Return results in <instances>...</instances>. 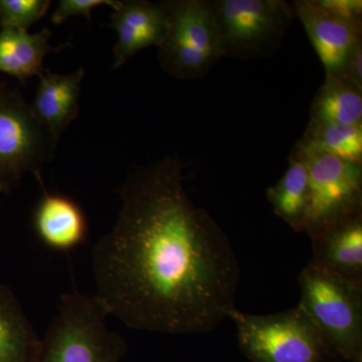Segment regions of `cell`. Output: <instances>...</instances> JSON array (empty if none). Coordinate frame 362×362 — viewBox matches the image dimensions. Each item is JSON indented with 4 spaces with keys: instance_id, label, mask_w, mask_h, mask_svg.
Returning <instances> with one entry per match:
<instances>
[{
    "instance_id": "ac0fdd59",
    "label": "cell",
    "mask_w": 362,
    "mask_h": 362,
    "mask_svg": "<svg viewBox=\"0 0 362 362\" xmlns=\"http://www.w3.org/2000/svg\"><path fill=\"white\" fill-rule=\"evenodd\" d=\"M296 144L307 152L362 163V126L310 120L303 137Z\"/></svg>"
},
{
    "instance_id": "8992f818",
    "label": "cell",
    "mask_w": 362,
    "mask_h": 362,
    "mask_svg": "<svg viewBox=\"0 0 362 362\" xmlns=\"http://www.w3.org/2000/svg\"><path fill=\"white\" fill-rule=\"evenodd\" d=\"M168 26L158 49L162 70L178 80L206 77L221 57L209 0H166Z\"/></svg>"
},
{
    "instance_id": "9c48e42d",
    "label": "cell",
    "mask_w": 362,
    "mask_h": 362,
    "mask_svg": "<svg viewBox=\"0 0 362 362\" xmlns=\"http://www.w3.org/2000/svg\"><path fill=\"white\" fill-rule=\"evenodd\" d=\"M110 25L117 33L112 68L118 70L138 52L160 45L168 26L165 1L124 0L112 13Z\"/></svg>"
},
{
    "instance_id": "5b68a950",
    "label": "cell",
    "mask_w": 362,
    "mask_h": 362,
    "mask_svg": "<svg viewBox=\"0 0 362 362\" xmlns=\"http://www.w3.org/2000/svg\"><path fill=\"white\" fill-rule=\"evenodd\" d=\"M221 57L252 61L277 54L295 14L284 0H209Z\"/></svg>"
},
{
    "instance_id": "2e32d148",
    "label": "cell",
    "mask_w": 362,
    "mask_h": 362,
    "mask_svg": "<svg viewBox=\"0 0 362 362\" xmlns=\"http://www.w3.org/2000/svg\"><path fill=\"white\" fill-rule=\"evenodd\" d=\"M274 213L295 232H301L309 202V169L307 156L295 145L284 175L267 190Z\"/></svg>"
},
{
    "instance_id": "52a82bcc",
    "label": "cell",
    "mask_w": 362,
    "mask_h": 362,
    "mask_svg": "<svg viewBox=\"0 0 362 362\" xmlns=\"http://www.w3.org/2000/svg\"><path fill=\"white\" fill-rule=\"evenodd\" d=\"M59 138L40 122L18 90L0 88V178L11 187L25 173L40 178Z\"/></svg>"
},
{
    "instance_id": "5bb4252c",
    "label": "cell",
    "mask_w": 362,
    "mask_h": 362,
    "mask_svg": "<svg viewBox=\"0 0 362 362\" xmlns=\"http://www.w3.org/2000/svg\"><path fill=\"white\" fill-rule=\"evenodd\" d=\"M52 33L47 28L37 33L18 28L0 30V71L8 74L25 82L44 73L45 57L52 52H59L68 44L59 47L49 45Z\"/></svg>"
},
{
    "instance_id": "3957f363",
    "label": "cell",
    "mask_w": 362,
    "mask_h": 362,
    "mask_svg": "<svg viewBox=\"0 0 362 362\" xmlns=\"http://www.w3.org/2000/svg\"><path fill=\"white\" fill-rule=\"evenodd\" d=\"M240 350L252 362H335L338 356L313 320L297 305L278 313L230 312Z\"/></svg>"
},
{
    "instance_id": "ffe728a7",
    "label": "cell",
    "mask_w": 362,
    "mask_h": 362,
    "mask_svg": "<svg viewBox=\"0 0 362 362\" xmlns=\"http://www.w3.org/2000/svg\"><path fill=\"white\" fill-rule=\"evenodd\" d=\"M119 0H59L52 16V23L59 25L73 16H85L92 21L93 9L98 6H110L116 11L120 6Z\"/></svg>"
},
{
    "instance_id": "7c38bea8",
    "label": "cell",
    "mask_w": 362,
    "mask_h": 362,
    "mask_svg": "<svg viewBox=\"0 0 362 362\" xmlns=\"http://www.w3.org/2000/svg\"><path fill=\"white\" fill-rule=\"evenodd\" d=\"M33 228L42 244L70 252L84 244L89 226L82 207L71 197L44 192L33 214Z\"/></svg>"
},
{
    "instance_id": "ba28073f",
    "label": "cell",
    "mask_w": 362,
    "mask_h": 362,
    "mask_svg": "<svg viewBox=\"0 0 362 362\" xmlns=\"http://www.w3.org/2000/svg\"><path fill=\"white\" fill-rule=\"evenodd\" d=\"M303 151L308 161L309 202L301 233L310 237L326 226L362 214V163Z\"/></svg>"
},
{
    "instance_id": "8fae6325",
    "label": "cell",
    "mask_w": 362,
    "mask_h": 362,
    "mask_svg": "<svg viewBox=\"0 0 362 362\" xmlns=\"http://www.w3.org/2000/svg\"><path fill=\"white\" fill-rule=\"evenodd\" d=\"M309 238L311 265L362 286V214L326 226Z\"/></svg>"
},
{
    "instance_id": "e0dca14e",
    "label": "cell",
    "mask_w": 362,
    "mask_h": 362,
    "mask_svg": "<svg viewBox=\"0 0 362 362\" xmlns=\"http://www.w3.org/2000/svg\"><path fill=\"white\" fill-rule=\"evenodd\" d=\"M310 120L362 126V90L341 78L326 77L311 104Z\"/></svg>"
},
{
    "instance_id": "7a4b0ae2",
    "label": "cell",
    "mask_w": 362,
    "mask_h": 362,
    "mask_svg": "<svg viewBox=\"0 0 362 362\" xmlns=\"http://www.w3.org/2000/svg\"><path fill=\"white\" fill-rule=\"evenodd\" d=\"M108 311L95 295L64 294L40 341L37 362H119L126 342L107 325Z\"/></svg>"
},
{
    "instance_id": "7402d4cb",
    "label": "cell",
    "mask_w": 362,
    "mask_h": 362,
    "mask_svg": "<svg viewBox=\"0 0 362 362\" xmlns=\"http://www.w3.org/2000/svg\"><path fill=\"white\" fill-rule=\"evenodd\" d=\"M343 80L362 90V40L357 42L350 54L341 76Z\"/></svg>"
},
{
    "instance_id": "30bf717a",
    "label": "cell",
    "mask_w": 362,
    "mask_h": 362,
    "mask_svg": "<svg viewBox=\"0 0 362 362\" xmlns=\"http://www.w3.org/2000/svg\"><path fill=\"white\" fill-rule=\"evenodd\" d=\"M290 4L322 63L326 77L341 78L361 32L326 11L317 0H296Z\"/></svg>"
},
{
    "instance_id": "6da1fadb",
    "label": "cell",
    "mask_w": 362,
    "mask_h": 362,
    "mask_svg": "<svg viewBox=\"0 0 362 362\" xmlns=\"http://www.w3.org/2000/svg\"><path fill=\"white\" fill-rule=\"evenodd\" d=\"M182 171L180 159L166 157L131 175L115 225L93 247L95 296L132 329L201 334L235 309L237 256L188 197Z\"/></svg>"
},
{
    "instance_id": "cb8c5ba5",
    "label": "cell",
    "mask_w": 362,
    "mask_h": 362,
    "mask_svg": "<svg viewBox=\"0 0 362 362\" xmlns=\"http://www.w3.org/2000/svg\"><path fill=\"white\" fill-rule=\"evenodd\" d=\"M0 88H1V86H0Z\"/></svg>"
},
{
    "instance_id": "d6986e66",
    "label": "cell",
    "mask_w": 362,
    "mask_h": 362,
    "mask_svg": "<svg viewBox=\"0 0 362 362\" xmlns=\"http://www.w3.org/2000/svg\"><path fill=\"white\" fill-rule=\"evenodd\" d=\"M49 0H0V26L28 30L45 16Z\"/></svg>"
},
{
    "instance_id": "277c9868",
    "label": "cell",
    "mask_w": 362,
    "mask_h": 362,
    "mask_svg": "<svg viewBox=\"0 0 362 362\" xmlns=\"http://www.w3.org/2000/svg\"><path fill=\"white\" fill-rule=\"evenodd\" d=\"M299 306L337 356L362 362V286L308 264L300 273Z\"/></svg>"
},
{
    "instance_id": "44dd1931",
    "label": "cell",
    "mask_w": 362,
    "mask_h": 362,
    "mask_svg": "<svg viewBox=\"0 0 362 362\" xmlns=\"http://www.w3.org/2000/svg\"><path fill=\"white\" fill-rule=\"evenodd\" d=\"M319 6L338 20L362 30L361 0H317Z\"/></svg>"
},
{
    "instance_id": "603a6c76",
    "label": "cell",
    "mask_w": 362,
    "mask_h": 362,
    "mask_svg": "<svg viewBox=\"0 0 362 362\" xmlns=\"http://www.w3.org/2000/svg\"><path fill=\"white\" fill-rule=\"evenodd\" d=\"M8 189L9 185L0 178V194H1V192H7Z\"/></svg>"
},
{
    "instance_id": "9a60e30c",
    "label": "cell",
    "mask_w": 362,
    "mask_h": 362,
    "mask_svg": "<svg viewBox=\"0 0 362 362\" xmlns=\"http://www.w3.org/2000/svg\"><path fill=\"white\" fill-rule=\"evenodd\" d=\"M40 341L11 288L0 284V362H37Z\"/></svg>"
},
{
    "instance_id": "4fadbf2b",
    "label": "cell",
    "mask_w": 362,
    "mask_h": 362,
    "mask_svg": "<svg viewBox=\"0 0 362 362\" xmlns=\"http://www.w3.org/2000/svg\"><path fill=\"white\" fill-rule=\"evenodd\" d=\"M84 78V68L66 75L45 70L39 76L30 106L40 122L58 138L78 117Z\"/></svg>"
}]
</instances>
